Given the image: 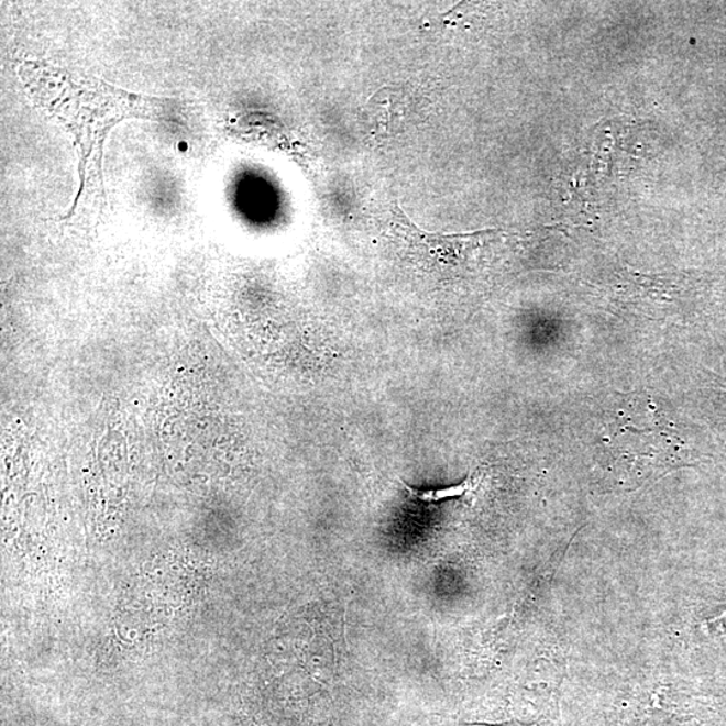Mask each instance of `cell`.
I'll return each instance as SVG.
<instances>
[{
  "label": "cell",
  "instance_id": "obj_1",
  "mask_svg": "<svg viewBox=\"0 0 726 726\" xmlns=\"http://www.w3.org/2000/svg\"><path fill=\"white\" fill-rule=\"evenodd\" d=\"M18 73L29 96L59 121L75 141L80 185L68 217L80 205L106 199L102 160L109 132L127 119L167 120L172 112L173 101L131 92L45 61H24Z\"/></svg>",
  "mask_w": 726,
  "mask_h": 726
},
{
  "label": "cell",
  "instance_id": "obj_2",
  "mask_svg": "<svg viewBox=\"0 0 726 726\" xmlns=\"http://www.w3.org/2000/svg\"><path fill=\"white\" fill-rule=\"evenodd\" d=\"M389 240L397 256L420 274L451 280L463 277L480 264L482 252L492 244L495 230H481L474 233L441 234L429 233L417 227L397 206L393 210Z\"/></svg>",
  "mask_w": 726,
  "mask_h": 726
},
{
  "label": "cell",
  "instance_id": "obj_3",
  "mask_svg": "<svg viewBox=\"0 0 726 726\" xmlns=\"http://www.w3.org/2000/svg\"><path fill=\"white\" fill-rule=\"evenodd\" d=\"M403 486L407 488V492L414 496V498L422 502H438L447 498H455V496H462L474 490L475 482L472 480L464 481L463 483L458 484V486L441 488V490H429V492H419V490H414L408 486V484L403 483Z\"/></svg>",
  "mask_w": 726,
  "mask_h": 726
}]
</instances>
